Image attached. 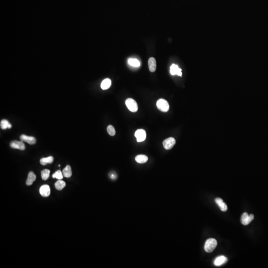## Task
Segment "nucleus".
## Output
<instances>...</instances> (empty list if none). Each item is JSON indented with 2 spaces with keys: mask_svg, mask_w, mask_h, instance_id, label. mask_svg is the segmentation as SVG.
<instances>
[{
  "mask_svg": "<svg viewBox=\"0 0 268 268\" xmlns=\"http://www.w3.org/2000/svg\"><path fill=\"white\" fill-rule=\"evenodd\" d=\"M217 241L214 238H209L205 242V250L208 253L213 252L217 247Z\"/></svg>",
  "mask_w": 268,
  "mask_h": 268,
  "instance_id": "1",
  "label": "nucleus"
},
{
  "mask_svg": "<svg viewBox=\"0 0 268 268\" xmlns=\"http://www.w3.org/2000/svg\"><path fill=\"white\" fill-rule=\"evenodd\" d=\"M156 106L160 111L163 112H166L169 109L168 103L166 100L159 99L156 102Z\"/></svg>",
  "mask_w": 268,
  "mask_h": 268,
  "instance_id": "2",
  "label": "nucleus"
},
{
  "mask_svg": "<svg viewBox=\"0 0 268 268\" xmlns=\"http://www.w3.org/2000/svg\"><path fill=\"white\" fill-rule=\"evenodd\" d=\"M125 104L129 110L133 112H136L138 110L137 103L132 98H129L126 100Z\"/></svg>",
  "mask_w": 268,
  "mask_h": 268,
  "instance_id": "3",
  "label": "nucleus"
},
{
  "mask_svg": "<svg viewBox=\"0 0 268 268\" xmlns=\"http://www.w3.org/2000/svg\"><path fill=\"white\" fill-rule=\"evenodd\" d=\"M254 218V215L253 214H251L249 215L247 213H244L242 214V215H241V223L244 225H247L252 222Z\"/></svg>",
  "mask_w": 268,
  "mask_h": 268,
  "instance_id": "4",
  "label": "nucleus"
},
{
  "mask_svg": "<svg viewBox=\"0 0 268 268\" xmlns=\"http://www.w3.org/2000/svg\"><path fill=\"white\" fill-rule=\"evenodd\" d=\"M135 136L138 142L144 141L146 139V132L143 129L136 130V132H135Z\"/></svg>",
  "mask_w": 268,
  "mask_h": 268,
  "instance_id": "5",
  "label": "nucleus"
},
{
  "mask_svg": "<svg viewBox=\"0 0 268 268\" xmlns=\"http://www.w3.org/2000/svg\"><path fill=\"white\" fill-rule=\"evenodd\" d=\"M176 143L175 139L173 138H168L166 139L163 141V146L164 149H171L173 147Z\"/></svg>",
  "mask_w": 268,
  "mask_h": 268,
  "instance_id": "6",
  "label": "nucleus"
},
{
  "mask_svg": "<svg viewBox=\"0 0 268 268\" xmlns=\"http://www.w3.org/2000/svg\"><path fill=\"white\" fill-rule=\"evenodd\" d=\"M10 146L13 149H20L23 151L26 149V146L23 141H14L10 143Z\"/></svg>",
  "mask_w": 268,
  "mask_h": 268,
  "instance_id": "7",
  "label": "nucleus"
},
{
  "mask_svg": "<svg viewBox=\"0 0 268 268\" xmlns=\"http://www.w3.org/2000/svg\"><path fill=\"white\" fill-rule=\"evenodd\" d=\"M20 139L23 142H26L30 145H34L36 142V138L33 136H28L26 135H21L20 136Z\"/></svg>",
  "mask_w": 268,
  "mask_h": 268,
  "instance_id": "8",
  "label": "nucleus"
},
{
  "mask_svg": "<svg viewBox=\"0 0 268 268\" xmlns=\"http://www.w3.org/2000/svg\"><path fill=\"white\" fill-rule=\"evenodd\" d=\"M40 195L43 197H47L50 194V187L48 185H44L39 189Z\"/></svg>",
  "mask_w": 268,
  "mask_h": 268,
  "instance_id": "9",
  "label": "nucleus"
},
{
  "mask_svg": "<svg viewBox=\"0 0 268 268\" xmlns=\"http://www.w3.org/2000/svg\"><path fill=\"white\" fill-rule=\"evenodd\" d=\"M181 69L178 67L176 65L172 64L170 67V73L172 75H177L182 76Z\"/></svg>",
  "mask_w": 268,
  "mask_h": 268,
  "instance_id": "10",
  "label": "nucleus"
},
{
  "mask_svg": "<svg viewBox=\"0 0 268 268\" xmlns=\"http://www.w3.org/2000/svg\"><path fill=\"white\" fill-rule=\"evenodd\" d=\"M148 65L149 71L151 72H154L156 69V60L154 58H150L148 61Z\"/></svg>",
  "mask_w": 268,
  "mask_h": 268,
  "instance_id": "11",
  "label": "nucleus"
},
{
  "mask_svg": "<svg viewBox=\"0 0 268 268\" xmlns=\"http://www.w3.org/2000/svg\"><path fill=\"white\" fill-rule=\"evenodd\" d=\"M215 201L217 205L219 206V207L220 208V210H221L222 211L225 212V211L227 210V205H226V204L223 202V200H222V199L220 198H217L215 199Z\"/></svg>",
  "mask_w": 268,
  "mask_h": 268,
  "instance_id": "12",
  "label": "nucleus"
},
{
  "mask_svg": "<svg viewBox=\"0 0 268 268\" xmlns=\"http://www.w3.org/2000/svg\"><path fill=\"white\" fill-rule=\"evenodd\" d=\"M36 175L32 171L29 172L26 183L27 186H31L36 180Z\"/></svg>",
  "mask_w": 268,
  "mask_h": 268,
  "instance_id": "13",
  "label": "nucleus"
},
{
  "mask_svg": "<svg viewBox=\"0 0 268 268\" xmlns=\"http://www.w3.org/2000/svg\"><path fill=\"white\" fill-rule=\"evenodd\" d=\"M227 259L226 257H225L224 256H220V257L217 258L215 260L214 264L217 266H220L227 262Z\"/></svg>",
  "mask_w": 268,
  "mask_h": 268,
  "instance_id": "14",
  "label": "nucleus"
},
{
  "mask_svg": "<svg viewBox=\"0 0 268 268\" xmlns=\"http://www.w3.org/2000/svg\"><path fill=\"white\" fill-rule=\"evenodd\" d=\"M54 161V158L53 156H50L47 157L42 158L40 159V164L42 166H46L48 164H52Z\"/></svg>",
  "mask_w": 268,
  "mask_h": 268,
  "instance_id": "15",
  "label": "nucleus"
},
{
  "mask_svg": "<svg viewBox=\"0 0 268 268\" xmlns=\"http://www.w3.org/2000/svg\"><path fill=\"white\" fill-rule=\"evenodd\" d=\"M62 173H63L64 176L66 178H70L72 175V171L71 166H67L63 169Z\"/></svg>",
  "mask_w": 268,
  "mask_h": 268,
  "instance_id": "16",
  "label": "nucleus"
},
{
  "mask_svg": "<svg viewBox=\"0 0 268 268\" xmlns=\"http://www.w3.org/2000/svg\"><path fill=\"white\" fill-rule=\"evenodd\" d=\"M135 159H136V161L138 163H139V164H145L146 162H147V161L148 160V157L146 155L140 154V155L136 156Z\"/></svg>",
  "mask_w": 268,
  "mask_h": 268,
  "instance_id": "17",
  "label": "nucleus"
},
{
  "mask_svg": "<svg viewBox=\"0 0 268 268\" xmlns=\"http://www.w3.org/2000/svg\"><path fill=\"white\" fill-rule=\"evenodd\" d=\"M111 85V81L109 79H106L103 80L101 82V87L103 90H107L109 88Z\"/></svg>",
  "mask_w": 268,
  "mask_h": 268,
  "instance_id": "18",
  "label": "nucleus"
},
{
  "mask_svg": "<svg viewBox=\"0 0 268 268\" xmlns=\"http://www.w3.org/2000/svg\"><path fill=\"white\" fill-rule=\"evenodd\" d=\"M55 188H56V189L61 191L66 186V183L63 180H59L55 183Z\"/></svg>",
  "mask_w": 268,
  "mask_h": 268,
  "instance_id": "19",
  "label": "nucleus"
},
{
  "mask_svg": "<svg viewBox=\"0 0 268 268\" xmlns=\"http://www.w3.org/2000/svg\"><path fill=\"white\" fill-rule=\"evenodd\" d=\"M50 170L48 169H44L41 172V177L42 179L44 180H46L48 179L49 177L50 176Z\"/></svg>",
  "mask_w": 268,
  "mask_h": 268,
  "instance_id": "20",
  "label": "nucleus"
},
{
  "mask_svg": "<svg viewBox=\"0 0 268 268\" xmlns=\"http://www.w3.org/2000/svg\"><path fill=\"white\" fill-rule=\"evenodd\" d=\"M129 64L135 67H138L140 66V62L136 59H130L128 60Z\"/></svg>",
  "mask_w": 268,
  "mask_h": 268,
  "instance_id": "21",
  "label": "nucleus"
},
{
  "mask_svg": "<svg viewBox=\"0 0 268 268\" xmlns=\"http://www.w3.org/2000/svg\"><path fill=\"white\" fill-rule=\"evenodd\" d=\"M63 173L60 170H57L52 175L53 178H56L58 180H62L63 178Z\"/></svg>",
  "mask_w": 268,
  "mask_h": 268,
  "instance_id": "22",
  "label": "nucleus"
},
{
  "mask_svg": "<svg viewBox=\"0 0 268 268\" xmlns=\"http://www.w3.org/2000/svg\"><path fill=\"white\" fill-rule=\"evenodd\" d=\"M9 124H10V123L8 122V121L6 120V119L2 120L1 121V124H0L1 128L2 129H3V130H6V129H8Z\"/></svg>",
  "mask_w": 268,
  "mask_h": 268,
  "instance_id": "23",
  "label": "nucleus"
},
{
  "mask_svg": "<svg viewBox=\"0 0 268 268\" xmlns=\"http://www.w3.org/2000/svg\"><path fill=\"white\" fill-rule=\"evenodd\" d=\"M107 130L108 133L109 134V135L111 136H114V135H115V130L112 126H108L107 128Z\"/></svg>",
  "mask_w": 268,
  "mask_h": 268,
  "instance_id": "24",
  "label": "nucleus"
}]
</instances>
